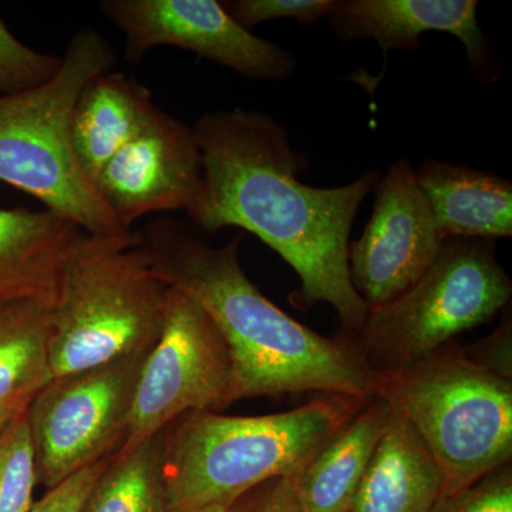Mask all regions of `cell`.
<instances>
[{
	"mask_svg": "<svg viewBox=\"0 0 512 512\" xmlns=\"http://www.w3.org/2000/svg\"><path fill=\"white\" fill-rule=\"evenodd\" d=\"M191 128L202 157L201 191L187 211L192 225L208 234L241 228L261 239L299 276L293 305L329 303L346 335H355L367 306L350 279L349 237L382 173L338 188L302 183L308 160L286 128L259 111H210Z\"/></svg>",
	"mask_w": 512,
	"mask_h": 512,
	"instance_id": "1",
	"label": "cell"
},
{
	"mask_svg": "<svg viewBox=\"0 0 512 512\" xmlns=\"http://www.w3.org/2000/svg\"><path fill=\"white\" fill-rule=\"evenodd\" d=\"M140 234L161 281L191 298L220 330L234 402L306 392L376 399L379 373L355 340L320 335L252 284L239 262L242 235L215 248L173 218L148 222Z\"/></svg>",
	"mask_w": 512,
	"mask_h": 512,
	"instance_id": "2",
	"label": "cell"
},
{
	"mask_svg": "<svg viewBox=\"0 0 512 512\" xmlns=\"http://www.w3.org/2000/svg\"><path fill=\"white\" fill-rule=\"evenodd\" d=\"M367 402L326 394L264 416L184 414L165 429L168 512L232 505L258 485L298 476Z\"/></svg>",
	"mask_w": 512,
	"mask_h": 512,
	"instance_id": "3",
	"label": "cell"
},
{
	"mask_svg": "<svg viewBox=\"0 0 512 512\" xmlns=\"http://www.w3.org/2000/svg\"><path fill=\"white\" fill-rule=\"evenodd\" d=\"M168 293L140 231L84 235L57 279L50 379L150 352L163 332Z\"/></svg>",
	"mask_w": 512,
	"mask_h": 512,
	"instance_id": "4",
	"label": "cell"
},
{
	"mask_svg": "<svg viewBox=\"0 0 512 512\" xmlns=\"http://www.w3.org/2000/svg\"><path fill=\"white\" fill-rule=\"evenodd\" d=\"M116 53L92 28L77 30L47 82L0 94V181L32 195L45 210L72 221L90 237L124 234L80 168L72 144V116L86 84L113 70Z\"/></svg>",
	"mask_w": 512,
	"mask_h": 512,
	"instance_id": "5",
	"label": "cell"
},
{
	"mask_svg": "<svg viewBox=\"0 0 512 512\" xmlns=\"http://www.w3.org/2000/svg\"><path fill=\"white\" fill-rule=\"evenodd\" d=\"M377 399L416 429L443 471L446 498L511 463L512 383L453 342L379 373Z\"/></svg>",
	"mask_w": 512,
	"mask_h": 512,
	"instance_id": "6",
	"label": "cell"
},
{
	"mask_svg": "<svg viewBox=\"0 0 512 512\" xmlns=\"http://www.w3.org/2000/svg\"><path fill=\"white\" fill-rule=\"evenodd\" d=\"M511 296L494 241L450 238L419 281L392 301L367 308L362 328L348 336L377 373L393 372L493 319Z\"/></svg>",
	"mask_w": 512,
	"mask_h": 512,
	"instance_id": "7",
	"label": "cell"
},
{
	"mask_svg": "<svg viewBox=\"0 0 512 512\" xmlns=\"http://www.w3.org/2000/svg\"><path fill=\"white\" fill-rule=\"evenodd\" d=\"M148 353L55 377L37 390L26 417L37 480L49 490L119 450Z\"/></svg>",
	"mask_w": 512,
	"mask_h": 512,
	"instance_id": "8",
	"label": "cell"
},
{
	"mask_svg": "<svg viewBox=\"0 0 512 512\" xmlns=\"http://www.w3.org/2000/svg\"><path fill=\"white\" fill-rule=\"evenodd\" d=\"M232 403L231 356L220 330L197 303L170 288L163 332L141 367L117 451L156 436L184 414L220 412Z\"/></svg>",
	"mask_w": 512,
	"mask_h": 512,
	"instance_id": "9",
	"label": "cell"
},
{
	"mask_svg": "<svg viewBox=\"0 0 512 512\" xmlns=\"http://www.w3.org/2000/svg\"><path fill=\"white\" fill-rule=\"evenodd\" d=\"M100 10L123 33L130 64L173 46L249 79L285 80L295 72L288 50L242 28L215 0H103Z\"/></svg>",
	"mask_w": 512,
	"mask_h": 512,
	"instance_id": "10",
	"label": "cell"
},
{
	"mask_svg": "<svg viewBox=\"0 0 512 512\" xmlns=\"http://www.w3.org/2000/svg\"><path fill=\"white\" fill-rule=\"evenodd\" d=\"M375 192L372 217L349 247L350 279L367 308L392 301L419 281L446 241L409 160L399 158Z\"/></svg>",
	"mask_w": 512,
	"mask_h": 512,
	"instance_id": "11",
	"label": "cell"
},
{
	"mask_svg": "<svg viewBox=\"0 0 512 512\" xmlns=\"http://www.w3.org/2000/svg\"><path fill=\"white\" fill-rule=\"evenodd\" d=\"M124 229L160 212L190 210L202 187V157L192 128L157 109L94 181Z\"/></svg>",
	"mask_w": 512,
	"mask_h": 512,
	"instance_id": "12",
	"label": "cell"
},
{
	"mask_svg": "<svg viewBox=\"0 0 512 512\" xmlns=\"http://www.w3.org/2000/svg\"><path fill=\"white\" fill-rule=\"evenodd\" d=\"M477 9L476 0H336L328 19L340 40H375L384 55L417 52L423 33L456 36L466 47L471 74L491 82L494 63Z\"/></svg>",
	"mask_w": 512,
	"mask_h": 512,
	"instance_id": "13",
	"label": "cell"
},
{
	"mask_svg": "<svg viewBox=\"0 0 512 512\" xmlns=\"http://www.w3.org/2000/svg\"><path fill=\"white\" fill-rule=\"evenodd\" d=\"M444 498L439 463L412 424L390 407L350 512H434Z\"/></svg>",
	"mask_w": 512,
	"mask_h": 512,
	"instance_id": "14",
	"label": "cell"
},
{
	"mask_svg": "<svg viewBox=\"0 0 512 512\" xmlns=\"http://www.w3.org/2000/svg\"><path fill=\"white\" fill-rule=\"evenodd\" d=\"M157 109L146 84L126 73L109 70L86 84L73 110L72 144L80 168L93 184Z\"/></svg>",
	"mask_w": 512,
	"mask_h": 512,
	"instance_id": "15",
	"label": "cell"
},
{
	"mask_svg": "<svg viewBox=\"0 0 512 512\" xmlns=\"http://www.w3.org/2000/svg\"><path fill=\"white\" fill-rule=\"evenodd\" d=\"M414 175L444 239L511 237L512 184L507 178L433 158L414 168Z\"/></svg>",
	"mask_w": 512,
	"mask_h": 512,
	"instance_id": "16",
	"label": "cell"
},
{
	"mask_svg": "<svg viewBox=\"0 0 512 512\" xmlns=\"http://www.w3.org/2000/svg\"><path fill=\"white\" fill-rule=\"evenodd\" d=\"M84 235L49 210L0 208V301L55 295L60 272Z\"/></svg>",
	"mask_w": 512,
	"mask_h": 512,
	"instance_id": "17",
	"label": "cell"
},
{
	"mask_svg": "<svg viewBox=\"0 0 512 512\" xmlns=\"http://www.w3.org/2000/svg\"><path fill=\"white\" fill-rule=\"evenodd\" d=\"M389 416V404L377 397L369 400L312 458L296 483L299 512H350Z\"/></svg>",
	"mask_w": 512,
	"mask_h": 512,
	"instance_id": "18",
	"label": "cell"
},
{
	"mask_svg": "<svg viewBox=\"0 0 512 512\" xmlns=\"http://www.w3.org/2000/svg\"><path fill=\"white\" fill-rule=\"evenodd\" d=\"M55 295L0 301V406L29 399L50 380V309Z\"/></svg>",
	"mask_w": 512,
	"mask_h": 512,
	"instance_id": "19",
	"label": "cell"
},
{
	"mask_svg": "<svg viewBox=\"0 0 512 512\" xmlns=\"http://www.w3.org/2000/svg\"><path fill=\"white\" fill-rule=\"evenodd\" d=\"M165 430L130 450L116 451L82 512H168Z\"/></svg>",
	"mask_w": 512,
	"mask_h": 512,
	"instance_id": "20",
	"label": "cell"
},
{
	"mask_svg": "<svg viewBox=\"0 0 512 512\" xmlns=\"http://www.w3.org/2000/svg\"><path fill=\"white\" fill-rule=\"evenodd\" d=\"M26 407L0 426V512H30L35 504L39 480Z\"/></svg>",
	"mask_w": 512,
	"mask_h": 512,
	"instance_id": "21",
	"label": "cell"
},
{
	"mask_svg": "<svg viewBox=\"0 0 512 512\" xmlns=\"http://www.w3.org/2000/svg\"><path fill=\"white\" fill-rule=\"evenodd\" d=\"M59 66L60 57L20 42L0 16V94L33 89L47 82Z\"/></svg>",
	"mask_w": 512,
	"mask_h": 512,
	"instance_id": "22",
	"label": "cell"
},
{
	"mask_svg": "<svg viewBox=\"0 0 512 512\" xmlns=\"http://www.w3.org/2000/svg\"><path fill=\"white\" fill-rule=\"evenodd\" d=\"M224 6L248 30L276 19H295L305 28H312L320 19L328 18L335 0H235L224 2Z\"/></svg>",
	"mask_w": 512,
	"mask_h": 512,
	"instance_id": "23",
	"label": "cell"
},
{
	"mask_svg": "<svg viewBox=\"0 0 512 512\" xmlns=\"http://www.w3.org/2000/svg\"><path fill=\"white\" fill-rule=\"evenodd\" d=\"M434 512H512L511 463L487 474L467 490L444 498Z\"/></svg>",
	"mask_w": 512,
	"mask_h": 512,
	"instance_id": "24",
	"label": "cell"
},
{
	"mask_svg": "<svg viewBox=\"0 0 512 512\" xmlns=\"http://www.w3.org/2000/svg\"><path fill=\"white\" fill-rule=\"evenodd\" d=\"M109 460L110 458H107L92 467L84 468L63 483L50 488L42 500L33 504L30 512H82L90 491Z\"/></svg>",
	"mask_w": 512,
	"mask_h": 512,
	"instance_id": "25",
	"label": "cell"
},
{
	"mask_svg": "<svg viewBox=\"0 0 512 512\" xmlns=\"http://www.w3.org/2000/svg\"><path fill=\"white\" fill-rule=\"evenodd\" d=\"M298 476L275 478L258 485L238 498L228 512H299Z\"/></svg>",
	"mask_w": 512,
	"mask_h": 512,
	"instance_id": "26",
	"label": "cell"
},
{
	"mask_svg": "<svg viewBox=\"0 0 512 512\" xmlns=\"http://www.w3.org/2000/svg\"><path fill=\"white\" fill-rule=\"evenodd\" d=\"M30 400H32V397H29V399L13 400V402L2 404V406H0V426H2L5 421H8L10 417L18 414L20 410L25 409Z\"/></svg>",
	"mask_w": 512,
	"mask_h": 512,
	"instance_id": "27",
	"label": "cell"
},
{
	"mask_svg": "<svg viewBox=\"0 0 512 512\" xmlns=\"http://www.w3.org/2000/svg\"><path fill=\"white\" fill-rule=\"evenodd\" d=\"M229 507H231V505H227V504L211 505V507L204 508V510H201L200 512H228Z\"/></svg>",
	"mask_w": 512,
	"mask_h": 512,
	"instance_id": "28",
	"label": "cell"
}]
</instances>
